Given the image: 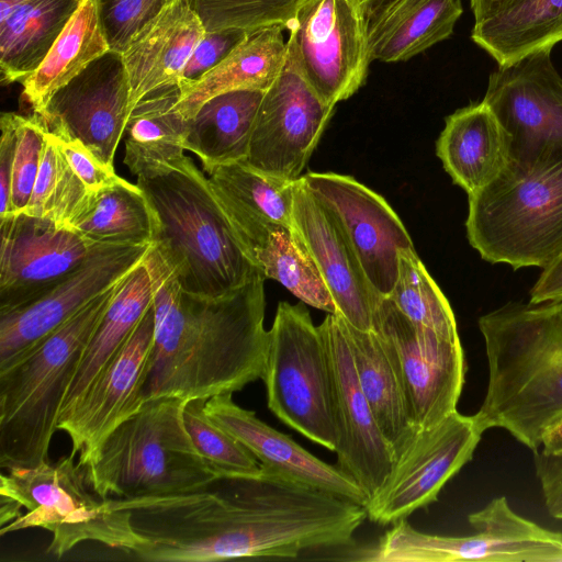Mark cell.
Masks as SVG:
<instances>
[{
    "instance_id": "9a60e30c",
    "label": "cell",
    "mask_w": 562,
    "mask_h": 562,
    "mask_svg": "<svg viewBox=\"0 0 562 562\" xmlns=\"http://www.w3.org/2000/svg\"><path fill=\"white\" fill-rule=\"evenodd\" d=\"M153 244H92L82 263L35 302L0 313V370L142 263Z\"/></svg>"
},
{
    "instance_id": "e575fe53",
    "label": "cell",
    "mask_w": 562,
    "mask_h": 562,
    "mask_svg": "<svg viewBox=\"0 0 562 562\" xmlns=\"http://www.w3.org/2000/svg\"><path fill=\"white\" fill-rule=\"evenodd\" d=\"M69 228L93 244L148 245L155 216L142 189L123 179L94 193Z\"/></svg>"
},
{
    "instance_id": "6da1fadb",
    "label": "cell",
    "mask_w": 562,
    "mask_h": 562,
    "mask_svg": "<svg viewBox=\"0 0 562 562\" xmlns=\"http://www.w3.org/2000/svg\"><path fill=\"white\" fill-rule=\"evenodd\" d=\"M229 482L227 493L204 490L170 501L164 533L175 560L294 559L349 546L368 518L360 504L265 468Z\"/></svg>"
},
{
    "instance_id": "f546056e",
    "label": "cell",
    "mask_w": 562,
    "mask_h": 562,
    "mask_svg": "<svg viewBox=\"0 0 562 562\" xmlns=\"http://www.w3.org/2000/svg\"><path fill=\"white\" fill-rule=\"evenodd\" d=\"M180 85L155 90L140 99L125 128L124 164L137 177L180 160L186 150L188 121L179 111Z\"/></svg>"
},
{
    "instance_id": "ab89813d",
    "label": "cell",
    "mask_w": 562,
    "mask_h": 562,
    "mask_svg": "<svg viewBox=\"0 0 562 562\" xmlns=\"http://www.w3.org/2000/svg\"><path fill=\"white\" fill-rule=\"evenodd\" d=\"M302 0H189L206 32L286 30Z\"/></svg>"
},
{
    "instance_id": "ee69618b",
    "label": "cell",
    "mask_w": 562,
    "mask_h": 562,
    "mask_svg": "<svg viewBox=\"0 0 562 562\" xmlns=\"http://www.w3.org/2000/svg\"><path fill=\"white\" fill-rule=\"evenodd\" d=\"M248 34V32L239 30L205 32L183 69L181 82L194 81L214 68Z\"/></svg>"
},
{
    "instance_id": "ba28073f",
    "label": "cell",
    "mask_w": 562,
    "mask_h": 562,
    "mask_svg": "<svg viewBox=\"0 0 562 562\" xmlns=\"http://www.w3.org/2000/svg\"><path fill=\"white\" fill-rule=\"evenodd\" d=\"M0 474V495L14 499L26 512L0 528L13 531L42 528L52 533L47 552L60 558L85 541H94L134 554L146 540L131 522V513L114 497L95 494L86 469L75 454L36 467H18Z\"/></svg>"
},
{
    "instance_id": "4fadbf2b",
    "label": "cell",
    "mask_w": 562,
    "mask_h": 562,
    "mask_svg": "<svg viewBox=\"0 0 562 562\" xmlns=\"http://www.w3.org/2000/svg\"><path fill=\"white\" fill-rule=\"evenodd\" d=\"M334 108L318 98L288 48L280 74L263 93L245 162L266 175L297 180Z\"/></svg>"
},
{
    "instance_id": "44dd1931",
    "label": "cell",
    "mask_w": 562,
    "mask_h": 562,
    "mask_svg": "<svg viewBox=\"0 0 562 562\" xmlns=\"http://www.w3.org/2000/svg\"><path fill=\"white\" fill-rule=\"evenodd\" d=\"M292 224L331 293L336 313L356 328L373 330L382 296L370 284L336 214L301 178L295 183Z\"/></svg>"
},
{
    "instance_id": "83f0119b",
    "label": "cell",
    "mask_w": 562,
    "mask_h": 562,
    "mask_svg": "<svg viewBox=\"0 0 562 562\" xmlns=\"http://www.w3.org/2000/svg\"><path fill=\"white\" fill-rule=\"evenodd\" d=\"M153 282L145 260L117 285L92 335L64 398L57 423L66 418L100 372L115 357L153 306Z\"/></svg>"
},
{
    "instance_id": "60d3db41",
    "label": "cell",
    "mask_w": 562,
    "mask_h": 562,
    "mask_svg": "<svg viewBox=\"0 0 562 562\" xmlns=\"http://www.w3.org/2000/svg\"><path fill=\"white\" fill-rule=\"evenodd\" d=\"M47 132L48 128L40 115L16 114V146L12 165L8 215L23 212L31 199Z\"/></svg>"
},
{
    "instance_id": "d4e9b609",
    "label": "cell",
    "mask_w": 562,
    "mask_h": 562,
    "mask_svg": "<svg viewBox=\"0 0 562 562\" xmlns=\"http://www.w3.org/2000/svg\"><path fill=\"white\" fill-rule=\"evenodd\" d=\"M462 0H379L366 9L371 61H405L447 40Z\"/></svg>"
},
{
    "instance_id": "816d5d0a",
    "label": "cell",
    "mask_w": 562,
    "mask_h": 562,
    "mask_svg": "<svg viewBox=\"0 0 562 562\" xmlns=\"http://www.w3.org/2000/svg\"><path fill=\"white\" fill-rule=\"evenodd\" d=\"M364 8V10L371 4L378 2L379 0H358Z\"/></svg>"
},
{
    "instance_id": "5bb4252c",
    "label": "cell",
    "mask_w": 562,
    "mask_h": 562,
    "mask_svg": "<svg viewBox=\"0 0 562 562\" xmlns=\"http://www.w3.org/2000/svg\"><path fill=\"white\" fill-rule=\"evenodd\" d=\"M482 435L473 415L458 411L418 430L396 458L382 490L368 503V518L390 525L436 502L445 484L472 460Z\"/></svg>"
},
{
    "instance_id": "8fae6325",
    "label": "cell",
    "mask_w": 562,
    "mask_h": 562,
    "mask_svg": "<svg viewBox=\"0 0 562 562\" xmlns=\"http://www.w3.org/2000/svg\"><path fill=\"white\" fill-rule=\"evenodd\" d=\"M286 30L288 48L325 104L335 106L363 86L371 58L358 0H302Z\"/></svg>"
},
{
    "instance_id": "d590c367",
    "label": "cell",
    "mask_w": 562,
    "mask_h": 562,
    "mask_svg": "<svg viewBox=\"0 0 562 562\" xmlns=\"http://www.w3.org/2000/svg\"><path fill=\"white\" fill-rule=\"evenodd\" d=\"M207 179L227 216H248L293 225L296 180L266 175L245 161L218 166Z\"/></svg>"
},
{
    "instance_id": "c3c4849f",
    "label": "cell",
    "mask_w": 562,
    "mask_h": 562,
    "mask_svg": "<svg viewBox=\"0 0 562 562\" xmlns=\"http://www.w3.org/2000/svg\"><path fill=\"white\" fill-rule=\"evenodd\" d=\"M519 1L520 0H470L474 22H480L502 12Z\"/></svg>"
},
{
    "instance_id": "f35d334b",
    "label": "cell",
    "mask_w": 562,
    "mask_h": 562,
    "mask_svg": "<svg viewBox=\"0 0 562 562\" xmlns=\"http://www.w3.org/2000/svg\"><path fill=\"white\" fill-rule=\"evenodd\" d=\"M205 398L186 402V427L202 457L220 480L246 479L258 475L262 467L231 434L205 413Z\"/></svg>"
},
{
    "instance_id": "8d00e7d4",
    "label": "cell",
    "mask_w": 562,
    "mask_h": 562,
    "mask_svg": "<svg viewBox=\"0 0 562 562\" xmlns=\"http://www.w3.org/2000/svg\"><path fill=\"white\" fill-rule=\"evenodd\" d=\"M93 194L48 131L33 192L23 212L69 227L88 207Z\"/></svg>"
},
{
    "instance_id": "ac0fdd59",
    "label": "cell",
    "mask_w": 562,
    "mask_h": 562,
    "mask_svg": "<svg viewBox=\"0 0 562 562\" xmlns=\"http://www.w3.org/2000/svg\"><path fill=\"white\" fill-rule=\"evenodd\" d=\"M131 112L122 54L109 50L55 92L41 117L50 133L78 139L103 164L114 167Z\"/></svg>"
},
{
    "instance_id": "30bf717a",
    "label": "cell",
    "mask_w": 562,
    "mask_h": 562,
    "mask_svg": "<svg viewBox=\"0 0 562 562\" xmlns=\"http://www.w3.org/2000/svg\"><path fill=\"white\" fill-rule=\"evenodd\" d=\"M552 47L537 49L491 74L483 101L508 142L507 169L527 173L562 156V78Z\"/></svg>"
},
{
    "instance_id": "b9f144b4",
    "label": "cell",
    "mask_w": 562,
    "mask_h": 562,
    "mask_svg": "<svg viewBox=\"0 0 562 562\" xmlns=\"http://www.w3.org/2000/svg\"><path fill=\"white\" fill-rule=\"evenodd\" d=\"M110 50L123 54L176 0H95Z\"/></svg>"
},
{
    "instance_id": "1f68e13d",
    "label": "cell",
    "mask_w": 562,
    "mask_h": 562,
    "mask_svg": "<svg viewBox=\"0 0 562 562\" xmlns=\"http://www.w3.org/2000/svg\"><path fill=\"white\" fill-rule=\"evenodd\" d=\"M110 50L95 0H83L38 67L22 83V98L42 116L48 101Z\"/></svg>"
},
{
    "instance_id": "f6af8a7d",
    "label": "cell",
    "mask_w": 562,
    "mask_h": 562,
    "mask_svg": "<svg viewBox=\"0 0 562 562\" xmlns=\"http://www.w3.org/2000/svg\"><path fill=\"white\" fill-rule=\"evenodd\" d=\"M533 456L544 505L549 514L559 519L562 515V453L547 454L538 450Z\"/></svg>"
},
{
    "instance_id": "f907efd6",
    "label": "cell",
    "mask_w": 562,
    "mask_h": 562,
    "mask_svg": "<svg viewBox=\"0 0 562 562\" xmlns=\"http://www.w3.org/2000/svg\"><path fill=\"white\" fill-rule=\"evenodd\" d=\"M25 1L26 0H0V21L4 20Z\"/></svg>"
},
{
    "instance_id": "e0dca14e",
    "label": "cell",
    "mask_w": 562,
    "mask_h": 562,
    "mask_svg": "<svg viewBox=\"0 0 562 562\" xmlns=\"http://www.w3.org/2000/svg\"><path fill=\"white\" fill-rule=\"evenodd\" d=\"M318 326L333 374L337 465L356 481L370 502L391 475L395 454L360 387L344 317L328 314Z\"/></svg>"
},
{
    "instance_id": "2e32d148",
    "label": "cell",
    "mask_w": 562,
    "mask_h": 562,
    "mask_svg": "<svg viewBox=\"0 0 562 562\" xmlns=\"http://www.w3.org/2000/svg\"><path fill=\"white\" fill-rule=\"evenodd\" d=\"M0 313L46 295L82 263L93 244L25 212L0 218Z\"/></svg>"
},
{
    "instance_id": "484cf974",
    "label": "cell",
    "mask_w": 562,
    "mask_h": 562,
    "mask_svg": "<svg viewBox=\"0 0 562 562\" xmlns=\"http://www.w3.org/2000/svg\"><path fill=\"white\" fill-rule=\"evenodd\" d=\"M436 153L453 183L468 195L487 186L508 164L506 134L483 100L446 117Z\"/></svg>"
},
{
    "instance_id": "603a6c76",
    "label": "cell",
    "mask_w": 562,
    "mask_h": 562,
    "mask_svg": "<svg viewBox=\"0 0 562 562\" xmlns=\"http://www.w3.org/2000/svg\"><path fill=\"white\" fill-rule=\"evenodd\" d=\"M205 27L189 0H176L122 54L132 109L148 93L180 85Z\"/></svg>"
},
{
    "instance_id": "7c38bea8",
    "label": "cell",
    "mask_w": 562,
    "mask_h": 562,
    "mask_svg": "<svg viewBox=\"0 0 562 562\" xmlns=\"http://www.w3.org/2000/svg\"><path fill=\"white\" fill-rule=\"evenodd\" d=\"M373 330L397 370L416 430L457 411L467 372L459 336L414 324L389 297H382L375 308Z\"/></svg>"
},
{
    "instance_id": "8992f818",
    "label": "cell",
    "mask_w": 562,
    "mask_h": 562,
    "mask_svg": "<svg viewBox=\"0 0 562 562\" xmlns=\"http://www.w3.org/2000/svg\"><path fill=\"white\" fill-rule=\"evenodd\" d=\"M184 400L160 396L121 423L83 465L99 496L162 497L210 488L221 481L195 447Z\"/></svg>"
},
{
    "instance_id": "4316f807",
    "label": "cell",
    "mask_w": 562,
    "mask_h": 562,
    "mask_svg": "<svg viewBox=\"0 0 562 562\" xmlns=\"http://www.w3.org/2000/svg\"><path fill=\"white\" fill-rule=\"evenodd\" d=\"M284 29L272 26L249 33L220 64L191 82H181L178 108L192 119L210 99L236 90L266 91L286 57Z\"/></svg>"
},
{
    "instance_id": "9c48e42d",
    "label": "cell",
    "mask_w": 562,
    "mask_h": 562,
    "mask_svg": "<svg viewBox=\"0 0 562 562\" xmlns=\"http://www.w3.org/2000/svg\"><path fill=\"white\" fill-rule=\"evenodd\" d=\"M261 380L269 409L307 439L335 451L334 383L326 342L304 303L280 302Z\"/></svg>"
},
{
    "instance_id": "ffe728a7",
    "label": "cell",
    "mask_w": 562,
    "mask_h": 562,
    "mask_svg": "<svg viewBox=\"0 0 562 562\" xmlns=\"http://www.w3.org/2000/svg\"><path fill=\"white\" fill-rule=\"evenodd\" d=\"M154 331L151 306L74 411L57 423L69 436L71 453L79 454L80 464H88L110 432L143 406Z\"/></svg>"
},
{
    "instance_id": "f5cc1de1",
    "label": "cell",
    "mask_w": 562,
    "mask_h": 562,
    "mask_svg": "<svg viewBox=\"0 0 562 562\" xmlns=\"http://www.w3.org/2000/svg\"><path fill=\"white\" fill-rule=\"evenodd\" d=\"M559 519H561V520H562V515H561V517H560Z\"/></svg>"
},
{
    "instance_id": "681fc988",
    "label": "cell",
    "mask_w": 562,
    "mask_h": 562,
    "mask_svg": "<svg viewBox=\"0 0 562 562\" xmlns=\"http://www.w3.org/2000/svg\"><path fill=\"white\" fill-rule=\"evenodd\" d=\"M541 452L547 454L562 453V415L547 426L541 437Z\"/></svg>"
},
{
    "instance_id": "cb8c5ba5",
    "label": "cell",
    "mask_w": 562,
    "mask_h": 562,
    "mask_svg": "<svg viewBox=\"0 0 562 562\" xmlns=\"http://www.w3.org/2000/svg\"><path fill=\"white\" fill-rule=\"evenodd\" d=\"M246 254L262 276L276 280L304 304L336 313V305L296 229L263 218L227 216Z\"/></svg>"
},
{
    "instance_id": "836d02e7",
    "label": "cell",
    "mask_w": 562,
    "mask_h": 562,
    "mask_svg": "<svg viewBox=\"0 0 562 562\" xmlns=\"http://www.w3.org/2000/svg\"><path fill=\"white\" fill-rule=\"evenodd\" d=\"M472 41L504 66L562 41V0H520L480 22Z\"/></svg>"
},
{
    "instance_id": "3957f363",
    "label": "cell",
    "mask_w": 562,
    "mask_h": 562,
    "mask_svg": "<svg viewBox=\"0 0 562 562\" xmlns=\"http://www.w3.org/2000/svg\"><path fill=\"white\" fill-rule=\"evenodd\" d=\"M479 328L488 379L476 427L505 429L536 452L562 415V301L508 303L481 316Z\"/></svg>"
},
{
    "instance_id": "7402d4cb",
    "label": "cell",
    "mask_w": 562,
    "mask_h": 562,
    "mask_svg": "<svg viewBox=\"0 0 562 562\" xmlns=\"http://www.w3.org/2000/svg\"><path fill=\"white\" fill-rule=\"evenodd\" d=\"M204 409L207 416L237 439L262 468L367 507V494L338 465L324 462L290 436L259 419L252 411L237 405L231 393L210 397L204 404Z\"/></svg>"
},
{
    "instance_id": "d6a6232c",
    "label": "cell",
    "mask_w": 562,
    "mask_h": 562,
    "mask_svg": "<svg viewBox=\"0 0 562 562\" xmlns=\"http://www.w3.org/2000/svg\"><path fill=\"white\" fill-rule=\"evenodd\" d=\"M83 0H26L0 21L2 85L22 82L42 63Z\"/></svg>"
},
{
    "instance_id": "52a82bcc",
    "label": "cell",
    "mask_w": 562,
    "mask_h": 562,
    "mask_svg": "<svg viewBox=\"0 0 562 562\" xmlns=\"http://www.w3.org/2000/svg\"><path fill=\"white\" fill-rule=\"evenodd\" d=\"M468 196L467 236L484 260L544 269L562 254V156L527 173L505 168Z\"/></svg>"
},
{
    "instance_id": "f1b7e54d",
    "label": "cell",
    "mask_w": 562,
    "mask_h": 562,
    "mask_svg": "<svg viewBox=\"0 0 562 562\" xmlns=\"http://www.w3.org/2000/svg\"><path fill=\"white\" fill-rule=\"evenodd\" d=\"M345 326L360 387L396 460L418 431L411 420L402 381L374 330H361L346 319Z\"/></svg>"
},
{
    "instance_id": "d6986e66",
    "label": "cell",
    "mask_w": 562,
    "mask_h": 562,
    "mask_svg": "<svg viewBox=\"0 0 562 562\" xmlns=\"http://www.w3.org/2000/svg\"><path fill=\"white\" fill-rule=\"evenodd\" d=\"M301 179L336 214L370 284L387 297L397 279L400 254L415 249L398 215L381 195L350 176L308 172Z\"/></svg>"
},
{
    "instance_id": "7a4b0ae2",
    "label": "cell",
    "mask_w": 562,
    "mask_h": 562,
    "mask_svg": "<svg viewBox=\"0 0 562 562\" xmlns=\"http://www.w3.org/2000/svg\"><path fill=\"white\" fill-rule=\"evenodd\" d=\"M154 290L155 331L144 401L233 394L261 379L265 278L218 297L184 292L153 245L145 258Z\"/></svg>"
},
{
    "instance_id": "5b68a950",
    "label": "cell",
    "mask_w": 562,
    "mask_h": 562,
    "mask_svg": "<svg viewBox=\"0 0 562 562\" xmlns=\"http://www.w3.org/2000/svg\"><path fill=\"white\" fill-rule=\"evenodd\" d=\"M119 283L0 370L2 470L48 461L64 398Z\"/></svg>"
},
{
    "instance_id": "4dcf8cb0",
    "label": "cell",
    "mask_w": 562,
    "mask_h": 562,
    "mask_svg": "<svg viewBox=\"0 0 562 562\" xmlns=\"http://www.w3.org/2000/svg\"><path fill=\"white\" fill-rule=\"evenodd\" d=\"M262 90H236L207 100L188 121L186 150L195 154L210 173L247 159Z\"/></svg>"
},
{
    "instance_id": "7dc6e473",
    "label": "cell",
    "mask_w": 562,
    "mask_h": 562,
    "mask_svg": "<svg viewBox=\"0 0 562 562\" xmlns=\"http://www.w3.org/2000/svg\"><path fill=\"white\" fill-rule=\"evenodd\" d=\"M562 301V254L548 267L530 290V303Z\"/></svg>"
},
{
    "instance_id": "bcb514c9",
    "label": "cell",
    "mask_w": 562,
    "mask_h": 562,
    "mask_svg": "<svg viewBox=\"0 0 562 562\" xmlns=\"http://www.w3.org/2000/svg\"><path fill=\"white\" fill-rule=\"evenodd\" d=\"M0 218L9 213L12 165L16 146V113L3 112L0 119Z\"/></svg>"
},
{
    "instance_id": "7bdbcfd3",
    "label": "cell",
    "mask_w": 562,
    "mask_h": 562,
    "mask_svg": "<svg viewBox=\"0 0 562 562\" xmlns=\"http://www.w3.org/2000/svg\"><path fill=\"white\" fill-rule=\"evenodd\" d=\"M52 135L89 192L97 193L123 180L115 173L114 167L103 164L78 139L61 134L52 133Z\"/></svg>"
},
{
    "instance_id": "74e56055",
    "label": "cell",
    "mask_w": 562,
    "mask_h": 562,
    "mask_svg": "<svg viewBox=\"0 0 562 562\" xmlns=\"http://www.w3.org/2000/svg\"><path fill=\"white\" fill-rule=\"evenodd\" d=\"M416 325L459 336L453 311L415 249L400 254L395 285L387 296Z\"/></svg>"
},
{
    "instance_id": "277c9868",
    "label": "cell",
    "mask_w": 562,
    "mask_h": 562,
    "mask_svg": "<svg viewBox=\"0 0 562 562\" xmlns=\"http://www.w3.org/2000/svg\"><path fill=\"white\" fill-rule=\"evenodd\" d=\"M136 184L154 212L153 247L184 292L218 297L263 277L190 157Z\"/></svg>"
}]
</instances>
